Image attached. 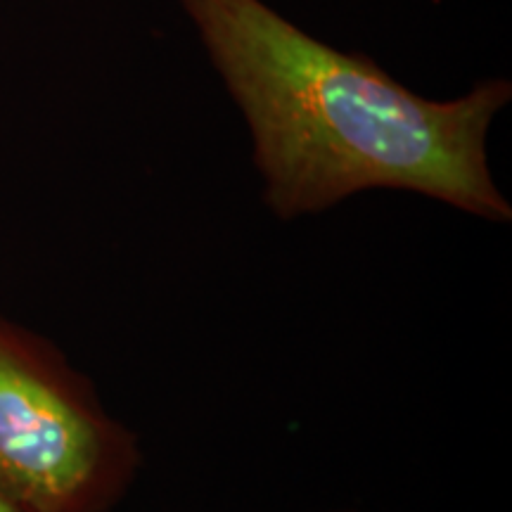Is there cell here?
Returning a JSON list of instances; mask_svg holds the SVG:
<instances>
[{"label":"cell","mask_w":512,"mask_h":512,"mask_svg":"<svg viewBox=\"0 0 512 512\" xmlns=\"http://www.w3.org/2000/svg\"><path fill=\"white\" fill-rule=\"evenodd\" d=\"M245 119L275 219L320 216L368 190H401L510 223L489 133L512 83L432 100L373 57L306 34L264 0H178Z\"/></svg>","instance_id":"6da1fadb"},{"label":"cell","mask_w":512,"mask_h":512,"mask_svg":"<svg viewBox=\"0 0 512 512\" xmlns=\"http://www.w3.org/2000/svg\"><path fill=\"white\" fill-rule=\"evenodd\" d=\"M143 470L138 434L48 337L0 316V494L29 512H112Z\"/></svg>","instance_id":"7a4b0ae2"},{"label":"cell","mask_w":512,"mask_h":512,"mask_svg":"<svg viewBox=\"0 0 512 512\" xmlns=\"http://www.w3.org/2000/svg\"><path fill=\"white\" fill-rule=\"evenodd\" d=\"M0 512H29V510H24L22 505H17L15 501H10L8 496L0 494Z\"/></svg>","instance_id":"3957f363"},{"label":"cell","mask_w":512,"mask_h":512,"mask_svg":"<svg viewBox=\"0 0 512 512\" xmlns=\"http://www.w3.org/2000/svg\"><path fill=\"white\" fill-rule=\"evenodd\" d=\"M337 512H354V510H337Z\"/></svg>","instance_id":"277c9868"}]
</instances>
